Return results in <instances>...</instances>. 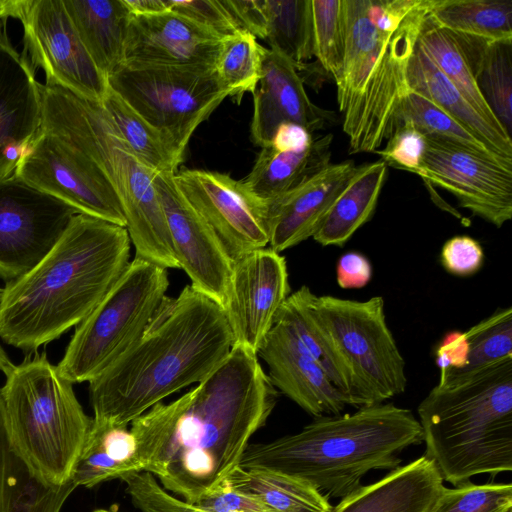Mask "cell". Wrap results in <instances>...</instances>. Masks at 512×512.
<instances>
[{"label": "cell", "mask_w": 512, "mask_h": 512, "mask_svg": "<svg viewBox=\"0 0 512 512\" xmlns=\"http://www.w3.org/2000/svg\"><path fill=\"white\" fill-rule=\"evenodd\" d=\"M277 399L257 355L233 346L196 387L162 403L167 436L145 472L171 494L196 503L239 467L250 438L266 423Z\"/></svg>", "instance_id": "1"}, {"label": "cell", "mask_w": 512, "mask_h": 512, "mask_svg": "<svg viewBox=\"0 0 512 512\" xmlns=\"http://www.w3.org/2000/svg\"><path fill=\"white\" fill-rule=\"evenodd\" d=\"M233 338L223 308L186 285L166 297L138 340L89 382L93 421L128 426L164 398L209 376Z\"/></svg>", "instance_id": "2"}, {"label": "cell", "mask_w": 512, "mask_h": 512, "mask_svg": "<svg viewBox=\"0 0 512 512\" xmlns=\"http://www.w3.org/2000/svg\"><path fill=\"white\" fill-rule=\"evenodd\" d=\"M127 229L78 213L52 250L0 290V338L32 352L81 323L130 263Z\"/></svg>", "instance_id": "3"}, {"label": "cell", "mask_w": 512, "mask_h": 512, "mask_svg": "<svg viewBox=\"0 0 512 512\" xmlns=\"http://www.w3.org/2000/svg\"><path fill=\"white\" fill-rule=\"evenodd\" d=\"M422 442L412 411L383 402L314 418L295 434L249 444L239 467L279 471L307 481L329 500H341L370 471L399 467L400 453Z\"/></svg>", "instance_id": "4"}, {"label": "cell", "mask_w": 512, "mask_h": 512, "mask_svg": "<svg viewBox=\"0 0 512 512\" xmlns=\"http://www.w3.org/2000/svg\"><path fill=\"white\" fill-rule=\"evenodd\" d=\"M426 445L443 480L512 470V358L470 378L437 384L417 409Z\"/></svg>", "instance_id": "5"}, {"label": "cell", "mask_w": 512, "mask_h": 512, "mask_svg": "<svg viewBox=\"0 0 512 512\" xmlns=\"http://www.w3.org/2000/svg\"><path fill=\"white\" fill-rule=\"evenodd\" d=\"M42 129L95 163L120 199L135 257L179 268L155 185L156 173L127 146L100 103L44 84Z\"/></svg>", "instance_id": "6"}, {"label": "cell", "mask_w": 512, "mask_h": 512, "mask_svg": "<svg viewBox=\"0 0 512 512\" xmlns=\"http://www.w3.org/2000/svg\"><path fill=\"white\" fill-rule=\"evenodd\" d=\"M0 395L11 442L31 471L48 485L70 481L92 426L73 384L43 352L13 368Z\"/></svg>", "instance_id": "7"}, {"label": "cell", "mask_w": 512, "mask_h": 512, "mask_svg": "<svg viewBox=\"0 0 512 512\" xmlns=\"http://www.w3.org/2000/svg\"><path fill=\"white\" fill-rule=\"evenodd\" d=\"M433 3L422 0L400 27L342 66L335 83L350 153L375 152L393 132L396 111L409 90V60Z\"/></svg>", "instance_id": "8"}, {"label": "cell", "mask_w": 512, "mask_h": 512, "mask_svg": "<svg viewBox=\"0 0 512 512\" xmlns=\"http://www.w3.org/2000/svg\"><path fill=\"white\" fill-rule=\"evenodd\" d=\"M169 286L166 268L135 257L96 308L76 326L59 373L90 382L143 334Z\"/></svg>", "instance_id": "9"}, {"label": "cell", "mask_w": 512, "mask_h": 512, "mask_svg": "<svg viewBox=\"0 0 512 512\" xmlns=\"http://www.w3.org/2000/svg\"><path fill=\"white\" fill-rule=\"evenodd\" d=\"M312 303L351 370L356 408L404 393L406 363L388 327L383 297L359 301L314 294Z\"/></svg>", "instance_id": "10"}, {"label": "cell", "mask_w": 512, "mask_h": 512, "mask_svg": "<svg viewBox=\"0 0 512 512\" xmlns=\"http://www.w3.org/2000/svg\"><path fill=\"white\" fill-rule=\"evenodd\" d=\"M107 80L114 92L167 134L183 154L198 126L229 97L215 69L122 63Z\"/></svg>", "instance_id": "11"}, {"label": "cell", "mask_w": 512, "mask_h": 512, "mask_svg": "<svg viewBox=\"0 0 512 512\" xmlns=\"http://www.w3.org/2000/svg\"><path fill=\"white\" fill-rule=\"evenodd\" d=\"M18 20L30 65L40 67L47 84L101 103L108 80L84 48L63 0H0V19Z\"/></svg>", "instance_id": "12"}, {"label": "cell", "mask_w": 512, "mask_h": 512, "mask_svg": "<svg viewBox=\"0 0 512 512\" xmlns=\"http://www.w3.org/2000/svg\"><path fill=\"white\" fill-rule=\"evenodd\" d=\"M15 174L78 213L126 225L120 199L105 173L86 156L43 129Z\"/></svg>", "instance_id": "13"}, {"label": "cell", "mask_w": 512, "mask_h": 512, "mask_svg": "<svg viewBox=\"0 0 512 512\" xmlns=\"http://www.w3.org/2000/svg\"><path fill=\"white\" fill-rule=\"evenodd\" d=\"M76 214L74 208L15 173L0 178V278L9 282L34 268Z\"/></svg>", "instance_id": "14"}, {"label": "cell", "mask_w": 512, "mask_h": 512, "mask_svg": "<svg viewBox=\"0 0 512 512\" xmlns=\"http://www.w3.org/2000/svg\"><path fill=\"white\" fill-rule=\"evenodd\" d=\"M427 139L418 173L445 189L460 206L500 228L512 217V159Z\"/></svg>", "instance_id": "15"}, {"label": "cell", "mask_w": 512, "mask_h": 512, "mask_svg": "<svg viewBox=\"0 0 512 512\" xmlns=\"http://www.w3.org/2000/svg\"><path fill=\"white\" fill-rule=\"evenodd\" d=\"M173 178L233 261L268 245V203L250 192L242 180L201 169H185Z\"/></svg>", "instance_id": "16"}, {"label": "cell", "mask_w": 512, "mask_h": 512, "mask_svg": "<svg viewBox=\"0 0 512 512\" xmlns=\"http://www.w3.org/2000/svg\"><path fill=\"white\" fill-rule=\"evenodd\" d=\"M285 257L269 247L233 261L223 310L233 338L257 355L275 317L290 295Z\"/></svg>", "instance_id": "17"}, {"label": "cell", "mask_w": 512, "mask_h": 512, "mask_svg": "<svg viewBox=\"0 0 512 512\" xmlns=\"http://www.w3.org/2000/svg\"><path fill=\"white\" fill-rule=\"evenodd\" d=\"M173 176L156 173L155 185L179 268L193 287L223 308L233 260L211 226L182 195Z\"/></svg>", "instance_id": "18"}, {"label": "cell", "mask_w": 512, "mask_h": 512, "mask_svg": "<svg viewBox=\"0 0 512 512\" xmlns=\"http://www.w3.org/2000/svg\"><path fill=\"white\" fill-rule=\"evenodd\" d=\"M221 38L170 10L131 14L123 63L215 69Z\"/></svg>", "instance_id": "19"}, {"label": "cell", "mask_w": 512, "mask_h": 512, "mask_svg": "<svg viewBox=\"0 0 512 512\" xmlns=\"http://www.w3.org/2000/svg\"><path fill=\"white\" fill-rule=\"evenodd\" d=\"M252 94L251 140L260 148L270 144L282 123H296L314 133L337 120L333 111L310 100L294 64L271 49L263 48L261 75Z\"/></svg>", "instance_id": "20"}, {"label": "cell", "mask_w": 512, "mask_h": 512, "mask_svg": "<svg viewBox=\"0 0 512 512\" xmlns=\"http://www.w3.org/2000/svg\"><path fill=\"white\" fill-rule=\"evenodd\" d=\"M41 129L40 83L0 29V178L15 173Z\"/></svg>", "instance_id": "21"}, {"label": "cell", "mask_w": 512, "mask_h": 512, "mask_svg": "<svg viewBox=\"0 0 512 512\" xmlns=\"http://www.w3.org/2000/svg\"><path fill=\"white\" fill-rule=\"evenodd\" d=\"M257 357L268 365L276 390L314 418L340 415L349 406L323 368L284 332L271 328Z\"/></svg>", "instance_id": "22"}, {"label": "cell", "mask_w": 512, "mask_h": 512, "mask_svg": "<svg viewBox=\"0 0 512 512\" xmlns=\"http://www.w3.org/2000/svg\"><path fill=\"white\" fill-rule=\"evenodd\" d=\"M352 160L330 163L268 203L269 248L282 252L315 235L356 170Z\"/></svg>", "instance_id": "23"}, {"label": "cell", "mask_w": 512, "mask_h": 512, "mask_svg": "<svg viewBox=\"0 0 512 512\" xmlns=\"http://www.w3.org/2000/svg\"><path fill=\"white\" fill-rule=\"evenodd\" d=\"M433 460L423 455L341 499L332 512H428L444 486Z\"/></svg>", "instance_id": "24"}, {"label": "cell", "mask_w": 512, "mask_h": 512, "mask_svg": "<svg viewBox=\"0 0 512 512\" xmlns=\"http://www.w3.org/2000/svg\"><path fill=\"white\" fill-rule=\"evenodd\" d=\"M113 426L93 421L74 466L71 481L76 487L92 488L130 473L146 471L153 451L134 424Z\"/></svg>", "instance_id": "25"}, {"label": "cell", "mask_w": 512, "mask_h": 512, "mask_svg": "<svg viewBox=\"0 0 512 512\" xmlns=\"http://www.w3.org/2000/svg\"><path fill=\"white\" fill-rule=\"evenodd\" d=\"M313 295L314 293L305 285L290 293L279 309L271 328L295 339L344 394L348 405L356 407L353 375L318 318L312 303Z\"/></svg>", "instance_id": "26"}, {"label": "cell", "mask_w": 512, "mask_h": 512, "mask_svg": "<svg viewBox=\"0 0 512 512\" xmlns=\"http://www.w3.org/2000/svg\"><path fill=\"white\" fill-rule=\"evenodd\" d=\"M407 82L411 90L429 99L494 153L512 159V138L507 131L479 115L417 43L409 60Z\"/></svg>", "instance_id": "27"}, {"label": "cell", "mask_w": 512, "mask_h": 512, "mask_svg": "<svg viewBox=\"0 0 512 512\" xmlns=\"http://www.w3.org/2000/svg\"><path fill=\"white\" fill-rule=\"evenodd\" d=\"M90 58L106 77L124 61L131 12L124 0H63Z\"/></svg>", "instance_id": "28"}, {"label": "cell", "mask_w": 512, "mask_h": 512, "mask_svg": "<svg viewBox=\"0 0 512 512\" xmlns=\"http://www.w3.org/2000/svg\"><path fill=\"white\" fill-rule=\"evenodd\" d=\"M332 141L331 133L314 137L308 148L295 152H278L265 146L242 181L256 197L269 203L330 164Z\"/></svg>", "instance_id": "29"}, {"label": "cell", "mask_w": 512, "mask_h": 512, "mask_svg": "<svg viewBox=\"0 0 512 512\" xmlns=\"http://www.w3.org/2000/svg\"><path fill=\"white\" fill-rule=\"evenodd\" d=\"M386 172L387 164L382 159L357 166L313 239L322 246H344L372 217Z\"/></svg>", "instance_id": "30"}, {"label": "cell", "mask_w": 512, "mask_h": 512, "mask_svg": "<svg viewBox=\"0 0 512 512\" xmlns=\"http://www.w3.org/2000/svg\"><path fill=\"white\" fill-rule=\"evenodd\" d=\"M452 35L467 56L482 97L511 136L512 41L487 42Z\"/></svg>", "instance_id": "31"}, {"label": "cell", "mask_w": 512, "mask_h": 512, "mask_svg": "<svg viewBox=\"0 0 512 512\" xmlns=\"http://www.w3.org/2000/svg\"><path fill=\"white\" fill-rule=\"evenodd\" d=\"M235 490L254 496L276 512H332L319 490L300 478L265 468L237 467L227 479Z\"/></svg>", "instance_id": "32"}, {"label": "cell", "mask_w": 512, "mask_h": 512, "mask_svg": "<svg viewBox=\"0 0 512 512\" xmlns=\"http://www.w3.org/2000/svg\"><path fill=\"white\" fill-rule=\"evenodd\" d=\"M428 17L454 35L512 41L511 0H434Z\"/></svg>", "instance_id": "33"}, {"label": "cell", "mask_w": 512, "mask_h": 512, "mask_svg": "<svg viewBox=\"0 0 512 512\" xmlns=\"http://www.w3.org/2000/svg\"><path fill=\"white\" fill-rule=\"evenodd\" d=\"M100 104L141 161L157 173H176L185 154L167 134L146 121L110 87Z\"/></svg>", "instance_id": "34"}, {"label": "cell", "mask_w": 512, "mask_h": 512, "mask_svg": "<svg viewBox=\"0 0 512 512\" xmlns=\"http://www.w3.org/2000/svg\"><path fill=\"white\" fill-rule=\"evenodd\" d=\"M270 49L299 71L314 57L311 0H261Z\"/></svg>", "instance_id": "35"}, {"label": "cell", "mask_w": 512, "mask_h": 512, "mask_svg": "<svg viewBox=\"0 0 512 512\" xmlns=\"http://www.w3.org/2000/svg\"><path fill=\"white\" fill-rule=\"evenodd\" d=\"M417 45L479 115L492 125L504 128L482 97L467 56L450 32L435 25L427 17Z\"/></svg>", "instance_id": "36"}, {"label": "cell", "mask_w": 512, "mask_h": 512, "mask_svg": "<svg viewBox=\"0 0 512 512\" xmlns=\"http://www.w3.org/2000/svg\"><path fill=\"white\" fill-rule=\"evenodd\" d=\"M463 334L467 344L464 363L457 370L440 375L438 384L465 380L512 358V308H498Z\"/></svg>", "instance_id": "37"}, {"label": "cell", "mask_w": 512, "mask_h": 512, "mask_svg": "<svg viewBox=\"0 0 512 512\" xmlns=\"http://www.w3.org/2000/svg\"><path fill=\"white\" fill-rule=\"evenodd\" d=\"M403 122L411 123L426 138L447 141L480 153L500 156L429 99L410 88L396 111L394 129Z\"/></svg>", "instance_id": "38"}, {"label": "cell", "mask_w": 512, "mask_h": 512, "mask_svg": "<svg viewBox=\"0 0 512 512\" xmlns=\"http://www.w3.org/2000/svg\"><path fill=\"white\" fill-rule=\"evenodd\" d=\"M263 48L256 37L244 31L221 40L215 72L237 104L245 93H253L259 82Z\"/></svg>", "instance_id": "39"}, {"label": "cell", "mask_w": 512, "mask_h": 512, "mask_svg": "<svg viewBox=\"0 0 512 512\" xmlns=\"http://www.w3.org/2000/svg\"><path fill=\"white\" fill-rule=\"evenodd\" d=\"M43 484L11 442L0 395V512H20Z\"/></svg>", "instance_id": "40"}, {"label": "cell", "mask_w": 512, "mask_h": 512, "mask_svg": "<svg viewBox=\"0 0 512 512\" xmlns=\"http://www.w3.org/2000/svg\"><path fill=\"white\" fill-rule=\"evenodd\" d=\"M314 57L319 68L334 81L345 55V26L342 0H311Z\"/></svg>", "instance_id": "41"}, {"label": "cell", "mask_w": 512, "mask_h": 512, "mask_svg": "<svg viewBox=\"0 0 512 512\" xmlns=\"http://www.w3.org/2000/svg\"><path fill=\"white\" fill-rule=\"evenodd\" d=\"M428 512H512L510 483L443 486Z\"/></svg>", "instance_id": "42"}, {"label": "cell", "mask_w": 512, "mask_h": 512, "mask_svg": "<svg viewBox=\"0 0 512 512\" xmlns=\"http://www.w3.org/2000/svg\"><path fill=\"white\" fill-rule=\"evenodd\" d=\"M132 505L139 512H209L165 490L149 472L130 473L120 478Z\"/></svg>", "instance_id": "43"}, {"label": "cell", "mask_w": 512, "mask_h": 512, "mask_svg": "<svg viewBox=\"0 0 512 512\" xmlns=\"http://www.w3.org/2000/svg\"><path fill=\"white\" fill-rule=\"evenodd\" d=\"M427 139L411 123L398 124L382 150H376L386 162L394 167L418 174L422 168Z\"/></svg>", "instance_id": "44"}, {"label": "cell", "mask_w": 512, "mask_h": 512, "mask_svg": "<svg viewBox=\"0 0 512 512\" xmlns=\"http://www.w3.org/2000/svg\"><path fill=\"white\" fill-rule=\"evenodd\" d=\"M168 10L204 27L221 39L240 32L220 0H166Z\"/></svg>", "instance_id": "45"}, {"label": "cell", "mask_w": 512, "mask_h": 512, "mask_svg": "<svg viewBox=\"0 0 512 512\" xmlns=\"http://www.w3.org/2000/svg\"><path fill=\"white\" fill-rule=\"evenodd\" d=\"M440 260L447 272L460 277L470 276L481 269L484 251L474 238L454 236L444 243Z\"/></svg>", "instance_id": "46"}, {"label": "cell", "mask_w": 512, "mask_h": 512, "mask_svg": "<svg viewBox=\"0 0 512 512\" xmlns=\"http://www.w3.org/2000/svg\"><path fill=\"white\" fill-rule=\"evenodd\" d=\"M194 505L209 512H276L260 499L233 489L227 480Z\"/></svg>", "instance_id": "47"}, {"label": "cell", "mask_w": 512, "mask_h": 512, "mask_svg": "<svg viewBox=\"0 0 512 512\" xmlns=\"http://www.w3.org/2000/svg\"><path fill=\"white\" fill-rule=\"evenodd\" d=\"M240 31L266 37V18L261 0H220Z\"/></svg>", "instance_id": "48"}, {"label": "cell", "mask_w": 512, "mask_h": 512, "mask_svg": "<svg viewBox=\"0 0 512 512\" xmlns=\"http://www.w3.org/2000/svg\"><path fill=\"white\" fill-rule=\"evenodd\" d=\"M372 278V265L367 257L355 251L343 254L336 266V280L344 289L362 288Z\"/></svg>", "instance_id": "49"}, {"label": "cell", "mask_w": 512, "mask_h": 512, "mask_svg": "<svg viewBox=\"0 0 512 512\" xmlns=\"http://www.w3.org/2000/svg\"><path fill=\"white\" fill-rule=\"evenodd\" d=\"M313 140V133L305 127L285 122L277 127L269 145L278 152H295L308 148Z\"/></svg>", "instance_id": "50"}, {"label": "cell", "mask_w": 512, "mask_h": 512, "mask_svg": "<svg viewBox=\"0 0 512 512\" xmlns=\"http://www.w3.org/2000/svg\"><path fill=\"white\" fill-rule=\"evenodd\" d=\"M467 344L463 332L447 334L436 351L440 375L457 370L464 363Z\"/></svg>", "instance_id": "51"}, {"label": "cell", "mask_w": 512, "mask_h": 512, "mask_svg": "<svg viewBox=\"0 0 512 512\" xmlns=\"http://www.w3.org/2000/svg\"><path fill=\"white\" fill-rule=\"evenodd\" d=\"M131 14H155L168 11L166 0H124Z\"/></svg>", "instance_id": "52"}, {"label": "cell", "mask_w": 512, "mask_h": 512, "mask_svg": "<svg viewBox=\"0 0 512 512\" xmlns=\"http://www.w3.org/2000/svg\"><path fill=\"white\" fill-rule=\"evenodd\" d=\"M14 367L15 365L12 363V361L10 360V358L0 345V371L3 372L5 376H7L13 370Z\"/></svg>", "instance_id": "53"}, {"label": "cell", "mask_w": 512, "mask_h": 512, "mask_svg": "<svg viewBox=\"0 0 512 512\" xmlns=\"http://www.w3.org/2000/svg\"><path fill=\"white\" fill-rule=\"evenodd\" d=\"M93 512H117V511L111 510V509H96Z\"/></svg>", "instance_id": "54"}, {"label": "cell", "mask_w": 512, "mask_h": 512, "mask_svg": "<svg viewBox=\"0 0 512 512\" xmlns=\"http://www.w3.org/2000/svg\"><path fill=\"white\" fill-rule=\"evenodd\" d=\"M0 29H1V24H0Z\"/></svg>", "instance_id": "55"}]
</instances>
